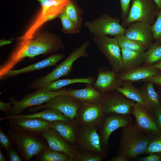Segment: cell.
I'll return each mask as SVG.
<instances>
[{"label":"cell","mask_w":161,"mask_h":161,"mask_svg":"<svg viewBox=\"0 0 161 161\" xmlns=\"http://www.w3.org/2000/svg\"><path fill=\"white\" fill-rule=\"evenodd\" d=\"M146 52V57L144 64L152 66L161 60V44L156 42L153 43Z\"/></svg>","instance_id":"4dcf8cb0"},{"label":"cell","mask_w":161,"mask_h":161,"mask_svg":"<svg viewBox=\"0 0 161 161\" xmlns=\"http://www.w3.org/2000/svg\"><path fill=\"white\" fill-rule=\"evenodd\" d=\"M109 161H129L125 157L120 155L112 157L109 160Z\"/></svg>","instance_id":"7bdbcfd3"},{"label":"cell","mask_w":161,"mask_h":161,"mask_svg":"<svg viewBox=\"0 0 161 161\" xmlns=\"http://www.w3.org/2000/svg\"><path fill=\"white\" fill-rule=\"evenodd\" d=\"M120 20L106 13L103 14L92 21L84 22V25L95 37L107 35L114 36L124 35L126 28L120 24Z\"/></svg>","instance_id":"52a82bcc"},{"label":"cell","mask_w":161,"mask_h":161,"mask_svg":"<svg viewBox=\"0 0 161 161\" xmlns=\"http://www.w3.org/2000/svg\"><path fill=\"white\" fill-rule=\"evenodd\" d=\"M120 4L121 17L122 21L127 17L131 7L130 3L132 0H120Z\"/></svg>","instance_id":"8d00e7d4"},{"label":"cell","mask_w":161,"mask_h":161,"mask_svg":"<svg viewBox=\"0 0 161 161\" xmlns=\"http://www.w3.org/2000/svg\"><path fill=\"white\" fill-rule=\"evenodd\" d=\"M154 84L144 82L139 89L141 94L145 108L156 118L161 113L158 94L154 88Z\"/></svg>","instance_id":"d6986e66"},{"label":"cell","mask_w":161,"mask_h":161,"mask_svg":"<svg viewBox=\"0 0 161 161\" xmlns=\"http://www.w3.org/2000/svg\"><path fill=\"white\" fill-rule=\"evenodd\" d=\"M152 66L159 69L161 71V60Z\"/></svg>","instance_id":"bcb514c9"},{"label":"cell","mask_w":161,"mask_h":161,"mask_svg":"<svg viewBox=\"0 0 161 161\" xmlns=\"http://www.w3.org/2000/svg\"><path fill=\"white\" fill-rule=\"evenodd\" d=\"M161 73V71L157 68L143 64L131 69L123 71L118 74L122 80H128L133 83L140 82Z\"/></svg>","instance_id":"44dd1931"},{"label":"cell","mask_w":161,"mask_h":161,"mask_svg":"<svg viewBox=\"0 0 161 161\" xmlns=\"http://www.w3.org/2000/svg\"><path fill=\"white\" fill-rule=\"evenodd\" d=\"M58 16L61 22L63 32L70 34L79 32V28L68 18L64 10Z\"/></svg>","instance_id":"d6a6232c"},{"label":"cell","mask_w":161,"mask_h":161,"mask_svg":"<svg viewBox=\"0 0 161 161\" xmlns=\"http://www.w3.org/2000/svg\"><path fill=\"white\" fill-rule=\"evenodd\" d=\"M12 42V41L10 40L1 39L0 41V47L9 44Z\"/></svg>","instance_id":"ee69618b"},{"label":"cell","mask_w":161,"mask_h":161,"mask_svg":"<svg viewBox=\"0 0 161 161\" xmlns=\"http://www.w3.org/2000/svg\"><path fill=\"white\" fill-rule=\"evenodd\" d=\"M158 94L159 96V100H160V106H161V91H159L158 92Z\"/></svg>","instance_id":"681fc988"},{"label":"cell","mask_w":161,"mask_h":161,"mask_svg":"<svg viewBox=\"0 0 161 161\" xmlns=\"http://www.w3.org/2000/svg\"><path fill=\"white\" fill-rule=\"evenodd\" d=\"M82 103L74 100L68 94H65L55 96L44 104L31 107L29 110L30 112H34L46 108L55 109L73 120Z\"/></svg>","instance_id":"4fadbf2b"},{"label":"cell","mask_w":161,"mask_h":161,"mask_svg":"<svg viewBox=\"0 0 161 161\" xmlns=\"http://www.w3.org/2000/svg\"><path fill=\"white\" fill-rule=\"evenodd\" d=\"M115 37L121 49L139 52H144L147 49L141 42L129 39L124 35H117Z\"/></svg>","instance_id":"f1b7e54d"},{"label":"cell","mask_w":161,"mask_h":161,"mask_svg":"<svg viewBox=\"0 0 161 161\" xmlns=\"http://www.w3.org/2000/svg\"><path fill=\"white\" fill-rule=\"evenodd\" d=\"M65 94H68L67 89H66L54 91L42 88L25 95L20 101H17L13 98H11L10 101L13 105L11 115L21 114L27 108L41 105L55 96Z\"/></svg>","instance_id":"8992f818"},{"label":"cell","mask_w":161,"mask_h":161,"mask_svg":"<svg viewBox=\"0 0 161 161\" xmlns=\"http://www.w3.org/2000/svg\"><path fill=\"white\" fill-rule=\"evenodd\" d=\"M159 11L153 0H132L128 15L121 25L126 28L133 22L140 21L151 25Z\"/></svg>","instance_id":"277c9868"},{"label":"cell","mask_w":161,"mask_h":161,"mask_svg":"<svg viewBox=\"0 0 161 161\" xmlns=\"http://www.w3.org/2000/svg\"><path fill=\"white\" fill-rule=\"evenodd\" d=\"M41 4L44 12L47 10H52V17L59 15L64 9L67 3L65 0H37Z\"/></svg>","instance_id":"f546056e"},{"label":"cell","mask_w":161,"mask_h":161,"mask_svg":"<svg viewBox=\"0 0 161 161\" xmlns=\"http://www.w3.org/2000/svg\"><path fill=\"white\" fill-rule=\"evenodd\" d=\"M135 120L137 128L150 140L160 135L156 118L143 105L135 103L131 110Z\"/></svg>","instance_id":"ba28073f"},{"label":"cell","mask_w":161,"mask_h":161,"mask_svg":"<svg viewBox=\"0 0 161 161\" xmlns=\"http://www.w3.org/2000/svg\"><path fill=\"white\" fill-rule=\"evenodd\" d=\"M8 150L9 159L10 161H21L22 160L16 151L13 148H10Z\"/></svg>","instance_id":"b9f144b4"},{"label":"cell","mask_w":161,"mask_h":161,"mask_svg":"<svg viewBox=\"0 0 161 161\" xmlns=\"http://www.w3.org/2000/svg\"><path fill=\"white\" fill-rule=\"evenodd\" d=\"M97 77L93 85L101 94L116 90L122 86L123 81L118 73L113 69L110 70L102 66L97 69Z\"/></svg>","instance_id":"2e32d148"},{"label":"cell","mask_w":161,"mask_h":161,"mask_svg":"<svg viewBox=\"0 0 161 161\" xmlns=\"http://www.w3.org/2000/svg\"><path fill=\"white\" fill-rule=\"evenodd\" d=\"M15 117L38 118L50 122L58 120L65 121L68 122L72 121L69 118L65 115L60 111L52 108H46L43 110L31 114H21L17 115H10L3 117H1L0 121Z\"/></svg>","instance_id":"cb8c5ba5"},{"label":"cell","mask_w":161,"mask_h":161,"mask_svg":"<svg viewBox=\"0 0 161 161\" xmlns=\"http://www.w3.org/2000/svg\"><path fill=\"white\" fill-rule=\"evenodd\" d=\"M100 103L105 114H131V108L136 102L116 89L102 94Z\"/></svg>","instance_id":"9c48e42d"},{"label":"cell","mask_w":161,"mask_h":161,"mask_svg":"<svg viewBox=\"0 0 161 161\" xmlns=\"http://www.w3.org/2000/svg\"><path fill=\"white\" fill-rule=\"evenodd\" d=\"M123 71L129 70L144 64L146 60V51L139 52L121 49Z\"/></svg>","instance_id":"d4e9b609"},{"label":"cell","mask_w":161,"mask_h":161,"mask_svg":"<svg viewBox=\"0 0 161 161\" xmlns=\"http://www.w3.org/2000/svg\"><path fill=\"white\" fill-rule=\"evenodd\" d=\"M150 140L136 126L130 124L122 128L117 155L129 161L145 153Z\"/></svg>","instance_id":"7a4b0ae2"},{"label":"cell","mask_w":161,"mask_h":161,"mask_svg":"<svg viewBox=\"0 0 161 161\" xmlns=\"http://www.w3.org/2000/svg\"><path fill=\"white\" fill-rule=\"evenodd\" d=\"M0 145L1 148L7 150L10 148V139L1 129H0Z\"/></svg>","instance_id":"74e56055"},{"label":"cell","mask_w":161,"mask_h":161,"mask_svg":"<svg viewBox=\"0 0 161 161\" xmlns=\"http://www.w3.org/2000/svg\"><path fill=\"white\" fill-rule=\"evenodd\" d=\"M116 90L127 98L144 106L140 92L139 89L133 85L132 82L128 80H124L122 86L118 87Z\"/></svg>","instance_id":"4316f807"},{"label":"cell","mask_w":161,"mask_h":161,"mask_svg":"<svg viewBox=\"0 0 161 161\" xmlns=\"http://www.w3.org/2000/svg\"><path fill=\"white\" fill-rule=\"evenodd\" d=\"M151 28L154 41L161 44V10H160L156 20L151 26Z\"/></svg>","instance_id":"e575fe53"},{"label":"cell","mask_w":161,"mask_h":161,"mask_svg":"<svg viewBox=\"0 0 161 161\" xmlns=\"http://www.w3.org/2000/svg\"><path fill=\"white\" fill-rule=\"evenodd\" d=\"M156 118L159 127L161 132V113L159 114Z\"/></svg>","instance_id":"f6af8a7d"},{"label":"cell","mask_w":161,"mask_h":161,"mask_svg":"<svg viewBox=\"0 0 161 161\" xmlns=\"http://www.w3.org/2000/svg\"><path fill=\"white\" fill-rule=\"evenodd\" d=\"M77 150L106 154L102 145L98 129L87 126H78Z\"/></svg>","instance_id":"5bb4252c"},{"label":"cell","mask_w":161,"mask_h":161,"mask_svg":"<svg viewBox=\"0 0 161 161\" xmlns=\"http://www.w3.org/2000/svg\"><path fill=\"white\" fill-rule=\"evenodd\" d=\"M106 155V154H99L77 149L75 161H101Z\"/></svg>","instance_id":"1f68e13d"},{"label":"cell","mask_w":161,"mask_h":161,"mask_svg":"<svg viewBox=\"0 0 161 161\" xmlns=\"http://www.w3.org/2000/svg\"><path fill=\"white\" fill-rule=\"evenodd\" d=\"M8 120L9 126L19 132L42 134L50 127L51 122L38 118L15 117Z\"/></svg>","instance_id":"9a60e30c"},{"label":"cell","mask_w":161,"mask_h":161,"mask_svg":"<svg viewBox=\"0 0 161 161\" xmlns=\"http://www.w3.org/2000/svg\"><path fill=\"white\" fill-rule=\"evenodd\" d=\"M131 114L111 113L106 114L98 132L100 136L102 146L107 152L108 141L112 134L117 129L132 124Z\"/></svg>","instance_id":"7c38bea8"},{"label":"cell","mask_w":161,"mask_h":161,"mask_svg":"<svg viewBox=\"0 0 161 161\" xmlns=\"http://www.w3.org/2000/svg\"><path fill=\"white\" fill-rule=\"evenodd\" d=\"M60 39L54 35L41 34L20 43L0 67V76L12 69L23 58L47 54L64 48Z\"/></svg>","instance_id":"6da1fadb"},{"label":"cell","mask_w":161,"mask_h":161,"mask_svg":"<svg viewBox=\"0 0 161 161\" xmlns=\"http://www.w3.org/2000/svg\"><path fill=\"white\" fill-rule=\"evenodd\" d=\"M160 91H161V90H160Z\"/></svg>","instance_id":"f907efd6"},{"label":"cell","mask_w":161,"mask_h":161,"mask_svg":"<svg viewBox=\"0 0 161 161\" xmlns=\"http://www.w3.org/2000/svg\"><path fill=\"white\" fill-rule=\"evenodd\" d=\"M149 82L161 86V73L141 81L140 82Z\"/></svg>","instance_id":"60d3db41"},{"label":"cell","mask_w":161,"mask_h":161,"mask_svg":"<svg viewBox=\"0 0 161 161\" xmlns=\"http://www.w3.org/2000/svg\"><path fill=\"white\" fill-rule=\"evenodd\" d=\"M151 26L145 22H133L126 28L124 35L129 39L141 42L148 48L154 41Z\"/></svg>","instance_id":"e0dca14e"},{"label":"cell","mask_w":161,"mask_h":161,"mask_svg":"<svg viewBox=\"0 0 161 161\" xmlns=\"http://www.w3.org/2000/svg\"><path fill=\"white\" fill-rule=\"evenodd\" d=\"M136 159L139 161H160L161 160V155L157 153H151L145 157H138Z\"/></svg>","instance_id":"f35d334b"},{"label":"cell","mask_w":161,"mask_h":161,"mask_svg":"<svg viewBox=\"0 0 161 161\" xmlns=\"http://www.w3.org/2000/svg\"><path fill=\"white\" fill-rule=\"evenodd\" d=\"M38 155V160L40 161H75L67 154L49 147L42 150Z\"/></svg>","instance_id":"83f0119b"},{"label":"cell","mask_w":161,"mask_h":161,"mask_svg":"<svg viewBox=\"0 0 161 161\" xmlns=\"http://www.w3.org/2000/svg\"><path fill=\"white\" fill-rule=\"evenodd\" d=\"M96 79V78L93 76H90L86 78L58 80L48 83L44 88L48 91H57L65 86L72 84L80 83L93 84Z\"/></svg>","instance_id":"484cf974"},{"label":"cell","mask_w":161,"mask_h":161,"mask_svg":"<svg viewBox=\"0 0 161 161\" xmlns=\"http://www.w3.org/2000/svg\"><path fill=\"white\" fill-rule=\"evenodd\" d=\"M6 161L5 157L2 153L1 150H0V161Z\"/></svg>","instance_id":"c3c4849f"},{"label":"cell","mask_w":161,"mask_h":161,"mask_svg":"<svg viewBox=\"0 0 161 161\" xmlns=\"http://www.w3.org/2000/svg\"><path fill=\"white\" fill-rule=\"evenodd\" d=\"M85 84V87L83 89H67L68 94L75 100L81 103H100L102 94L95 88L92 84Z\"/></svg>","instance_id":"7402d4cb"},{"label":"cell","mask_w":161,"mask_h":161,"mask_svg":"<svg viewBox=\"0 0 161 161\" xmlns=\"http://www.w3.org/2000/svg\"><path fill=\"white\" fill-rule=\"evenodd\" d=\"M156 4L160 10H161V0H153Z\"/></svg>","instance_id":"7dc6e473"},{"label":"cell","mask_w":161,"mask_h":161,"mask_svg":"<svg viewBox=\"0 0 161 161\" xmlns=\"http://www.w3.org/2000/svg\"><path fill=\"white\" fill-rule=\"evenodd\" d=\"M151 153H157L161 155V135L150 140L144 154L148 155Z\"/></svg>","instance_id":"d590c367"},{"label":"cell","mask_w":161,"mask_h":161,"mask_svg":"<svg viewBox=\"0 0 161 161\" xmlns=\"http://www.w3.org/2000/svg\"><path fill=\"white\" fill-rule=\"evenodd\" d=\"M41 135L46 140L49 148L67 154L75 161L77 149L66 141L55 129L50 127Z\"/></svg>","instance_id":"ac0fdd59"},{"label":"cell","mask_w":161,"mask_h":161,"mask_svg":"<svg viewBox=\"0 0 161 161\" xmlns=\"http://www.w3.org/2000/svg\"><path fill=\"white\" fill-rule=\"evenodd\" d=\"M64 57L65 55L63 54H54L41 61L24 68L16 70H10L0 76V80H2L12 76L55 65Z\"/></svg>","instance_id":"ffe728a7"},{"label":"cell","mask_w":161,"mask_h":161,"mask_svg":"<svg viewBox=\"0 0 161 161\" xmlns=\"http://www.w3.org/2000/svg\"><path fill=\"white\" fill-rule=\"evenodd\" d=\"M93 41L107 59L112 69L118 73L123 71L121 49L117 38L107 36L94 37Z\"/></svg>","instance_id":"30bf717a"},{"label":"cell","mask_w":161,"mask_h":161,"mask_svg":"<svg viewBox=\"0 0 161 161\" xmlns=\"http://www.w3.org/2000/svg\"><path fill=\"white\" fill-rule=\"evenodd\" d=\"M89 44V41H86L74 49L70 54L53 70L47 75L33 80L28 85L29 87L35 90L44 88L50 83L69 75L73 69L74 62L77 60L81 57L89 56L86 49Z\"/></svg>","instance_id":"3957f363"},{"label":"cell","mask_w":161,"mask_h":161,"mask_svg":"<svg viewBox=\"0 0 161 161\" xmlns=\"http://www.w3.org/2000/svg\"><path fill=\"white\" fill-rule=\"evenodd\" d=\"M8 134L20 152L23 158L28 161L33 157L37 156L48 146L34 134L9 130Z\"/></svg>","instance_id":"5b68a950"},{"label":"cell","mask_w":161,"mask_h":161,"mask_svg":"<svg viewBox=\"0 0 161 161\" xmlns=\"http://www.w3.org/2000/svg\"><path fill=\"white\" fill-rule=\"evenodd\" d=\"M106 115L100 103L83 102L73 120L78 126H87L98 129Z\"/></svg>","instance_id":"8fae6325"},{"label":"cell","mask_w":161,"mask_h":161,"mask_svg":"<svg viewBox=\"0 0 161 161\" xmlns=\"http://www.w3.org/2000/svg\"><path fill=\"white\" fill-rule=\"evenodd\" d=\"M12 103L10 101L8 103H4L0 101V111L5 113L6 114L11 115V112L12 109L11 105Z\"/></svg>","instance_id":"ab89813d"},{"label":"cell","mask_w":161,"mask_h":161,"mask_svg":"<svg viewBox=\"0 0 161 161\" xmlns=\"http://www.w3.org/2000/svg\"><path fill=\"white\" fill-rule=\"evenodd\" d=\"M68 18L79 28L81 26V20L78 11L74 4L69 1L64 9Z\"/></svg>","instance_id":"836d02e7"},{"label":"cell","mask_w":161,"mask_h":161,"mask_svg":"<svg viewBox=\"0 0 161 161\" xmlns=\"http://www.w3.org/2000/svg\"><path fill=\"white\" fill-rule=\"evenodd\" d=\"M50 127L55 129L68 143L75 146L77 140L78 127L73 120L70 122L61 120L52 121Z\"/></svg>","instance_id":"603a6c76"}]
</instances>
